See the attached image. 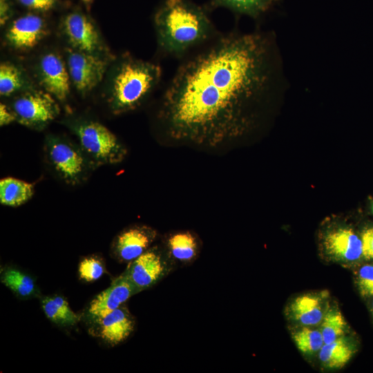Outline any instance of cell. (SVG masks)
<instances>
[{"instance_id":"obj_1","label":"cell","mask_w":373,"mask_h":373,"mask_svg":"<svg viewBox=\"0 0 373 373\" xmlns=\"http://www.w3.org/2000/svg\"><path fill=\"white\" fill-rule=\"evenodd\" d=\"M277 48L269 32H221L180 60L157 119L170 140L226 146L249 131L280 87Z\"/></svg>"},{"instance_id":"obj_2","label":"cell","mask_w":373,"mask_h":373,"mask_svg":"<svg viewBox=\"0 0 373 373\" xmlns=\"http://www.w3.org/2000/svg\"><path fill=\"white\" fill-rule=\"evenodd\" d=\"M153 21L160 52L179 60L222 32L207 9L191 0H164Z\"/></svg>"},{"instance_id":"obj_3","label":"cell","mask_w":373,"mask_h":373,"mask_svg":"<svg viewBox=\"0 0 373 373\" xmlns=\"http://www.w3.org/2000/svg\"><path fill=\"white\" fill-rule=\"evenodd\" d=\"M162 75V68L157 64L124 56L111 83L109 103L113 113L137 108L159 85Z\"/></svg>"},{"instance_id":"obj_4","label":"cell","mask_w":373,"mask_h":373,"mask_svg":"<svg viewBox=\"0 0 373 373\" xmlns=\"http://www.w3.org/2000/svg\"><path fill=\"white\" fill-rule=\"evenodd\" d=\"M74 131L82 151L98 164L119 163L126 155V148L117 137L97 122L79 124Z\"/></svg>"},{"instance_id":"obj_5","label":"cell","mask_w":373,"mask_h":373,"mask_svg":"<svg viewBox=\"0 0 373 373\" xmlns=\"http://www.w3.org/2000/svg\"><path fill=\"white\" fill-rule=\"evenodd\" d=\"M46 151L51 165L67 184H77L85 178L88 162L73 144L51 136L46 140Z\"/></svg>"},{"instance_id":"obj_6","label":"cell","mask_w":373,"mask_h":373,"mask_svg":"<svg viewBox=\"0 0 373 373\" xmlns=\"http://www.w3.org/2000/svg\"><path fill=\"white\" fill-rule=\"evenodd\" d=\"M173 266L165 248L154 247L131 261L124 274L141 291L153 286L166 276Z\"/></svg>"},{"instance_id":"obj_7","label":"cell","mask_w":373,"mask_h":373,"mask_svg":"<svg viewBox=\"0 0 373 373\" xmlns=\"http://www.w3.org/2000/svg\"><path fill=\"white\" fill-rule=\"evenodd\" d=\"M17 121L30 127H42L53 120L59 107L49 93L41 90L28 92L16 99L13 108Z\"/></svg>"},{"instance_id":"obj_8","label":"cell","mask_w":373,"mask_h":373,"mask_svg":"<svg viewBox=\"0 0 373 373\" xmlns=\"http://www.w3.org/2000/svg\"><path fill=\"white\" fill-rule=\"evenodd\" d=\"M68 72L76 88L82 93L95 87L102 80L106 62L95 53L69 50L67 57Z\"/></svg>"},{"instance_id":"obj_9","label":"cell","mask_w":373,"mask_h":373,"mask_svg":"<svg viewBox=\"0 0 373 373\" xmlns=\"http://www.w3.org/2000/svg\"><path fill=\"white\" fill-rule=\"evenodd\" d=\"M140 292L124 273L90 302L89 315L96 321L119 308L133 294Z\"/></svg>"},{"instance_id":"obj_10","label":"cell","mask_w":373,"mask_h":373,"mask_svg":"<svg viewBox=\"0 0 373 373\" xmlns=\"http://www.w3.org/2000/svg\"><path fill=\"white\" fill-rule=\"evenodd\" d=\"M156 237L157 232L151 227L144 225L129 227L117 236L115 254L120 261L131 262L148 250Z\"/></svg>"},{"instance_id":"obj_11","label":"cell","mask_w":373,"mask_h":373,"mask_svg":"<svg viewBox=\"0 0 373 373\" xmlns=\"http://www.w3.org/2000/svg\"><path fill=\"white\" fill-rule=\"evenodd\" d=\"M323 243L326 255L336 261L352 262L362 256L361 238L347 227H338L327 231Z\"/></svg>"},{"instance_id":"obj_12","label":"cell","mask_w":373,"mask_h":373,"mask_svg":"<svg viewBox=\"0 0 373 373\" xmlns=\"http://www.w3.org/2000/svg\"><path fill=\"white\" fill-rule=\"evenodd\" d=\"M41 81L48 93L59 100H64L70 93V75L59 56L45 55L39 63Z\"/></svg>"},{"instance_id":"obj_13","label":"cell","mask_w":373,"mask_h":373,"mask_svg":"<svg viewBox=\"0 0 373 373\" xmlns=\"http://www.w3.org/2000/svg\"><path fill=\"white\" fill-rule=\"evenodd\" d=\"M64 28L70 44L76 50L95 53L99 49L97 30L84 15L77 12L68 15L64 21Z\"/></svg>"},{"instance_id":"obj_14","label":"cell","mask_w":373,"mask_h":373,"mask_svg":"<svg viewBox=\"0 0 373 373\" xmlns=\"http://www.w3.org/2000/svg\"><path fill=\"white\" fill-rule=\"evenodd\" d=\"M45 25L39 16L27 15L12 22L6 33L8 41L18 49H30L43 37Z\"/></svg>"},{"instance_id":"obj_15","label":"cell","mask_w":373,"mask_h":373,"mask_svg":"<svg viewBox=\"0 0 373 373\" xmlns=\"http://www.w3.org/2000/svg\"><path fill=\"white\" fill-rule=\"evenodd\" d=\"M97 321L99 325L100 337L111 345L126 340L135 327L133 316L122 305Z\"/></svg>"},{"instance_id":"obj_16","label":"cell","mask_w":373,"mask_h":373,"mask_svg":"<svg viewBox=\"0 0 373 373\" xmlns=\"http://www.w3.org/2000/svg\"><path fill=\"white\" fill-rule=\"evenodd\" d=\"M164 248L174 265H185L197 258L200 245L198 237L193 233L179 231L169 235Z\"/></svg>"},{"instance_id":"obj_17","label":"cell","mask_w":373,"mask_h":373,"mask_svg":"<svg viewBox=\"0 0 373 373\" xmlns=\"http://www.w3.org/2000/svg\"><path fill=\"white\" fill-rule=\"evenodd\" d=\"M293 320L304 325L321 323L325 315L321 298L314 294H304L296 298L289 307Z\"/></svg>"},{"instance_id":"obj_18","label":"cell","mask_w":373,"mask_h":373,"mask_svg":"<svg viewBox=\"0 0 373 373\" xmlns=\"http://www.w3.org/2000/svg\"><path fill=\"white\" fill-rule=\"evenodd\" d=\"M34 192V186L26 181L11 177L0 180V202L3 205L20 206L28 202Z\"/></svg>"},{"instance_id":"obj_19","label":"cell","mask_w":373,"mask_h":373,"mask_svg":"<svg viewBox=\"0 0 373 373\" xmlns=\"http://www.w3.org/2000/svg\"><path fill=\"white\" fill-rule=\"evenodd\" d=\"M354 354L352 344L344 336L329 343H324L320 350L319 358L327 368L339 369L343 367Z\"/></svg>"},{"instance_id":"obj_20","label":"cell","mask_w":373,"mask_h":373,"mask_svg":"<svg viewBox=\"0 0 373 373\" xmlns=\"http://www.w3.org/2000/svg\"><path fill=\"white\" fill-rule=\"evenodd\" d=\"M277 0H210L209 8H227L235 14L257 19Z\"/></svg>"},{"instance_id":"obj_21","label":"cell","mask_w":373,"mask_h":373,"mask_svg":"<svg viewBox=\"0 0 373 373\" xmlns=\"http://www.w3.org/2000/svg\"><path fill=\"white\" fill-rule=\"evenodd\" d=\"M41 307L46 316L57 325L72 326L79 321L77 315L62 296L46 297L41 300Z\"/></svg>"},{"instance_id":"obj_22","label":"cell","mask_w":373,"mask_h":373,"mask_svg":"<svg viewBox=\"0 0 373 373\" xmlns=\"http://www.w3.org/2000/svg\"><path fill=\"white\" fill-rule=\"evenodd\" d=\"M1 281L21 298H30L34 296L37 291L33 278L15 268L8 267L2 270Z\"/></svg>"},{"instance_id":"obj_23","label":"cell","mask_w":373,"mask_h":373,"mask_svg":"<svg viewBox=\"0 0 373 373\" xmlns=\"http://www.w3.org/2000/svg\"><path fill=\"white\" fill-rule=\"evenodd\" d=\"M346 327L345 319L339 310L330 309L327 311L321 321L320 329L324 343H329L342 336Z\"/></svg>"},{"instance_id":"obj_24","label":"cell","mask_w":373,"mask_h":373,"mask_svg":"<svg viewBox=\"0 0 373 373\" xmlns=\"http://www.w3.org/2000/svg\"><path fill=\"white\" fill-rule=\"evenodd\" d=\"M293 340L297 348L304 354H314L324 344L321 332L307 327L294 333Z\"/></svg>"},{"instance_id":"obj_25","label":"cell","mask_w":373,"mask_h":373,"mask_svg":"<svg viewBox=\"0 0 373 373\" xmlns=\"http://www.w3.org/2000/svg\"><path fill=\"white\" fill-rule=\"evenodd\" d=\"M23 79L19 70L10 63L0 65V94L8 96L21 88Z\"/></svg>"},{"instance_id":"obj_26","label":"cell","mask_w":373,"mask_h":373,"mask_svg":"<svg viewBox=\"0 0 373 373\" xmlns=\"http://www.w3.org/2000/svg\"><path fill=\"white\" fill-rule=\"evenodd\" d=\"M78 271L81 279L86 282H93L103 276L105 268L99 258L90 256L80 262Z\"/></svg>"},{"instance_id":"obj_27","label":"cell","mask_w":373,"mask_h":373,"mask_svg":"<svg viewBox=\"0 0 373 373\" xmlns=\"http://www.w3.org/2000/svg\"><path fill=\"white\" fill-rule=\"evenodd\" d=\"M357 284L363 296H373V265H366L358 271Z\"/></svg>"},{"instance_id":"obj_28","label":"cell","mask_w":373,"mask_h":373,"mask_svg":"<svg viewBox=\"0 0 373 373\" xmlns=\"http://www.w3.org/2000/svg\"><path fill=\"white\" fill-rule=\"evenodd\" d=\"M362 256L367 260H373V227L365 229L361 235Z\"/></svg>"},{"instance_id":"obj_29","label":"cell","mask_w":373,"mask_h":373,"mask_svg":"<svg viewBox=\"0 0 373 373\" xmlns=\"http://www.w3.org/2000/svg\"><path fill=\"white\" fill-rule=\"evenodd\" d=\"M19 1L28 8L43 11L50 10L55 3V0H19Z\"/></svg>"},{"instance_id":"obj_30","label":"cell","mask_w":373,"mask_h":373,"mask_svg":"<svg viewBox=\"0 0 373 373\" xmlns=\"http://www.w3.org/2000/svg\"><path fill=\"white\" fill-rule=\"evenodd\" d=\"M17 120V116L12 109L6 104H0V125L5 126Z\"/></svg>"},{"instance_id":"obj_31","label":"cell","mask_w":373,"mask_h":373,"mask_svg":"<svg viewBox=\"0 0 373 373\" xmlns=\"http://www.w3.org/2000/svg\"><path fill=\"white\" fill-rule=\"evenodd\" d=\"M8 6L5 0H1V24H4L8 15Z\"/></svg>"},{"instance_id":"obj_32","label":"cell","mask_w":373,"mask_h":373,"mask_svg":"<svg viewBox=\"0 0 373 373\" xmlns=\"http://www.w3.org/2000/svg\"><path fill=\"white\" fill-rule=\"evenodd\" d=\"M372 213H373V203H372Z\"/></svg>"},{"instance_id":"obj_33","label":"cell","mask_w":373,"mask_h":373,"mask_svg":"<svg viewBox=\"0 0 373 373\" xmlns=\"http://www.w3.org/2000/svg\"><path fill=\"white\" fill-rule=\"evenodd\" d=\"M84 1L86 2H88V1H90L91 0H84Z\"/></svg>"},{"instance_id":"obj_34","label":"cell","mask_w":373,"mask_h":373,"mask_svg":"<svg viewBox=\"0 0 373 373\" xmlns=\"http://www.w3.org/2000/svg\"><path fill=\"white\" fill-rule=\"evenodd\" d=\"M372 316H373V305H372Z\"/></svg>"}]
</instances>
